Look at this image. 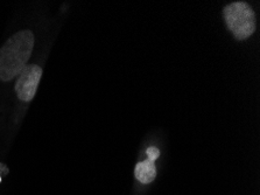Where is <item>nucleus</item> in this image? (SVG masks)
<instances>
[{
    "label": "nucleus",
    "mask_w": 260,
    "mask_h": 195,
    "mask_svg": "<svg viewBox=\"0 0 260 195\" xmlns=\"http://www.w3.org/2000/svg\"><path fill=\"white\" fill-rule=\"evenodd\" d=\"M147 157L148 160L154 162L157 158L160 157V151L156 149V147H148L147 149Z\"/></svg>",
    "instance_id": "obj_5"
},
{
    "label": "nucleus",
    "mask_w": 260,
    "mask_h": 195,
    "mask_svg": "<svg viewBox=\"0 0 260 195\" xmlns=\"http://www.w3.org/2000/svg\"><path fill=\"white\" fill-rule=\"evenodd\" d=\"M223 18L228 29L238 40L250 38L255 31V17L249 4L231 3L223 10Z\"/></svg>",
    "instance_id": "obj_2"
},
{
    "label": "nucleus",
    "mask_w": 260,
    "mask_h": 195,
    "mask_svg": "<svg viewBox=\"0 0 260 195\" xmlns=\"http://www.w3.org/2000/svg\"><path fill=\"white\" fill-rule=\"evenodd\" d=\"M0 181H2V178H0Z\"/></svg>",
    "instance_id": "obj_6"
},
{
    "label": "nucleus",
    "mask_w": 260,
    "mask_h": 195,
    "mask_svg": "<svg viewBox=\"0 0 260 195\" xmlns=\"http://www.w3.org/2000/svg\"><path fill=\"white\" fill-rule=\"evenodd\" d=\"M15 93L23 102H30L37 94L38 86L42 76V69L37 65L26 66L18 75Z\"/></svg>",
    "instance_id": "obj_3"
},
{
    "label": "nucleus",
    "mask_w": 260,
    "mask_h": 195,
    "mask_svg": "<svg viewBox=\"0 0 260 195\" xmlns=\"http://www.w3.org/2000/svg\"><path fill=\"white\" fill-rule=\"evenodd\" d=\"M136 178L141 184H151L156 177V169L154 162L151 160H144L138 162L135 170Z\"/></svg>",
    "instance_id": "obj_4"
},
{
    "label": "nucleus",
    "mask_w": 260,
    "mask_h": 195,
    "mask_svg": "<svg viewBox=\"0 0 260 195\" xmlns=\"http://www.w3.org/2000/svg\"><path fill=\"white\" fill-rule=\"evenodd\" d=\"M34 47V35L25 30L7 40L0 48V79L11 81L27 66Z\"/></svg>",
    "instance_id": "obj_1"
}]
</instances>
